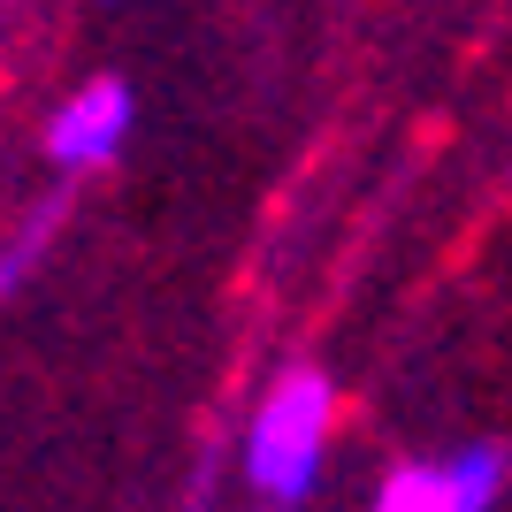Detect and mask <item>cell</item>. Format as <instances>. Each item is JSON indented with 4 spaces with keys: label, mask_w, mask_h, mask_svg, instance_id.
Returning <instances> with one entry per match:
<instances>
[{
    "label": "cell",
    "mask_w": 512,
    "mask_h": 512,
    "mask_svg": "<svg viewBox=\"0 0 512 512\" xmlns=\"http://www.w3.org/2000/svg\"><path fill=\"white\" fill-rule=\"evenodd\" d=\"M329 406H337V398H329V375H321V367H291V375H276L268 398H260L253 436H245V482L276 512L314 497L321 451H329Z\"/></svg>",
    "instance_id": "cell-1"
},
{
    "label": "cell",
    "mask_w": 512,
    "mask_h": 512,
    "mask_svg": "<svg viewBox=\"0 0 512 512\" xmlns=\"http://www.w3.org/2000/svg\"><path fill=\"white\" fill-rule=\"evenodd\" d=\"M130 85L123 77H92V85H77L62 107H54V123H46V153H54V169H100V161H115L130 138Z\"/></svg>",
    "instance_id": "cell-2"
},
{
    "label": "cell",
    "mask_w": 512,
    "mask_h": 512,
    "mask_svg": "<svg viewBox=\"0 0 512 512\" xmlns=\"http://www.w3.org/2000/svg\"><path fill=\"white\" fill-rule=\"evenodd\" d=\"M505 490V451L497 444H467L459 459H444V505L451 512H497Z\"/></svg>",
    "instance_id": "cell-3"
},
{
    "label": "cell",
    "mask_w": 512,
    "mask_h": 512,
    "mask_svg": "<svg viewBox=\"0 0 512 512\" xmlns=\"http://www.w3.org/2000/svg\"><path fill=\"white\" fill-rule=\"evenodd\" d=\"M69 222V192H54V199H39V207L23 214V230L8 237V253H0V291H16L31 268L46 260V245H54V230Z\"/></svg>",
    "instance_id": "cell-4"
},
{
    "label": "cell",
    "mask_w": 512,
    "mask_h": 512,
    "mask_svg": "<svg viewBox=\"0 0 512 512\" xmlns=\"http://www.w3.org/2000/svg\"><path fill=\"white\" fill-rule=\"evenodd\" d=\"M375 512H451L444 505V467H398L375 497Z\"/></svg>",
    "instance_id": "cell-5"
}]
</instances>
